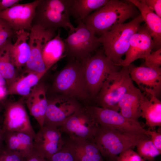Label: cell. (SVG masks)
Listing matches in <instances>:
<instances>
[{"mask_svg":"<svg viewBox=\"0 0 161 161\" xmlns=\"http://www.w3.org/2000/svg\"><path fill=\"white\" fill-rule=\"evenodd\" d=\"M138 14L136 7L129 0H109L101 8L90 14L83 22L95 34L100 35Z\"/></svg>","mask_w":161,"mask_h":161,"instance_id":"1","label":"cell"},{"mask_svg":"<svg viewBox=\"0 0 161 161\" xmlns=\"http://www.w3.org/2000/svg\"><path fill=\"white\" fill-rule=\"evenodd\" d=\"M143 21L140 14L130 22L117 25L98 38V41L103 46L104 54L116 66L123 60L122 57L128 50L131 37L138 30Z\"/></svg>","mask_w":161,"mask_h":161,"instance_id":"2","label":"cell"},{"mask_svg":"<svg viewBox=\"0 0 161 161\" xmlns=\"http://www.w3.org/2000/svg\"><path fill=\"white\" fill-rule=\"evenodd\" d=\"M54 93L73 98L89 105L91 99L85 81L82 62L70 59L55 77L52 84Z\"/></svg>","mask_w":161,"mask_h":161,"instance_id":"3","label":"cell"},{"mask_svg":"<svg viewBox=\"0 0 161 161\" xmlns=\"http://www.w3.org/2000/svg\"><path fill=\"white\" fill-rule=\"evenodd\" d=\"M72 0H39L36 8L32 25L36 24L47 30L63 28L69 32L75 27L70 19Z\"/></svg>","mask_w":161,"mask_h":161,"instance_id":"4","label":"cell"},{"mask_svg":"<svg viewBox=\"0 0 161 161\" xmlns=\"http://www.w3.org/2000/svg\"><path fill=\"white\" fill-rule=\"evenodd\" d=\"M142 135L121 132L98 125L94 140L106 161H118L120 154L135 146Z\"/></svg>","mask_w":161,"mask_h":161,"instance_id":"5","label":"cell"},{"mask_svg":"<svg viewBox=\"0 0 161 161\" xmlns=\"http://www.w3.org/2000/svg\"><path fill=\"white\" fill-rule=\"evenodd\" d=\"M133 84L127 66L110 74L94 99L95 106L119 111L118 103Z\"/></svg>","mask_w":161,"mask_h":161,"instance_id":"6","label":"cell"},{"mask_svg":"<svg viewBox=\"0 0 161 161\" xmlns=\"http://www.w3.org/2000/svg\"><path fill=\"white\" fill-rule=\"evenodd\" d=\"M81 62L87 89L91 99H94L107 78L118 71L119 66L106 56L103 50L96 51Z\"/></svg>","mask_w":161,"mask_h":161,"instance_id":"7","label":"cell"},{"mask_svg":"<svg viewBox=\"0 0 161 161\" xmlns=\"http://www.w3.org/2000/svg\"><path fill=\"white\" fill-rule=\"evenodd\" d=\"M77 26L72 32H69L68 36L64 39L66 53L70 59L81 61L91 56L100 43L95 33L88 28L83 22L77 23Z\"/></svg>","mask_w":161,"mask_h":161,"instance_id":"8","label":"cell"},{"mask_svg":"<svg viewBox=\"0 0 161 161\" xmlns=\"http://www.w3.org/2000/svg\"><path fill=\"white\" fill-rule=\"evenodd\" d=\"M85 106L99 126L121 132L148 136L147 130L143 128L138 121L127 119L119 112L94 105Z\"/></svg>","mask_w":161,"mask_h":161,"instance_id":"9","label":"cell"},{"mask_svg":"<svg viewBox=\"0 0 161 161\" xmlns=\"http://www.w3.org/2000/svg\"><path fill=\"white\" fill-rule=\"evenodd\" d=\"M54 29L47 30L34 24L30 30L28 43L30 52L24 72L41 73L47 72L42 57V51L47 43L55 35Z\"/></svg>","mask_w":161,"mask_h":161,"instance_id":"10","label":"cell"},{"mask_svg":"<svg viewBox=\"0 0 161 161\" xmlns=\"http://www.w3.org/2000/svg\"><path fill=\"white\" fill-rule=\"evenodd\" d=\"M24 102L23 99H21L15 101L3 102L1 127L4 132H24L34 138L36 133L31 125Z\"/></svg>","mask_w":161,"mask_h":161,"instance_id":"11","label":"cell"},{"mask_svg":"<svg viewBox=\"0 0 161 161\" xmlns=\"http://www.w3.org/2000/svg\"><path fill=\"white\" fill-rule=\"evenodd\" d=\"M98 125L87 111L82 106L69 116L58 128L61 132L71 138H77L94 141Z\"/></svg>","mask_w":161,"mask_h":161,"instance_id":"12","label":"cell"},{"mask_svg":"<svg viewBox=\"0 0 161 161\" xmlns=\"http://www.w3.org/2000/svg\"><path fill=\"white\" fill-rule=\"evenodd\" d=\"M48 105L43 126L58 128L82 106L76 99L55 94L47 97Z\"/></svg>","mask_w":161,"mask_h":161,"instance_id":"13","label":"cell"},{"mask_svg":"<svg viewBox=\"0 0 161 161\" xmlns=\"http://www.w3.org/2000/svg\"><path fill=\"white\" fill-rule=\"evenodd\" d=\"M39 1L17 4L0 13V18L5 20L16 32L22 30L30 31Z\"/></svg>","mask_w":161,"mask_h":161,"instance_id":"14","label":"cell"},{"mask_svg":"<svg viewBox=\"0 0 161 161\" xmlns=\"http://www.w3.org/2000/svg\"><path fill=\"white\" fill-rule=\"evenodd\" d=\"M127 67L132 80L136 83L141 91L159 98L161 93V68L154 69L132 64Z\"/></svg>","mask_w":161,"mask_h":161,"instance_id":"15","label":"cell"},{"mask_svg":"<svg viewBox=\"0 0 161 161\" xmlns=\"http://www.w3.org/2000/svg\"><path fill=\"white\" fill-rule=\"evenodd\" d=\"M58 128L43 126L34 138V150L46 159L60 150L65 145Z\"/></svg>","mask_w":161,"mask_h":161,"instance_id":"16","label":"cell"},{"mask_svg":"<svg viewBox=\"0 0 161 161\" xmlns=\"http://www.w3.org/2000/svg\"><path fill=\"white\" fill-rule=\"evenodd\" d=\"M153 47V40L146 25L141 26L131 37L125 58L118 66H127L136 60L145 59Z\"/></svg>","mask_w":161,"mask_h":161,"instance_id":"17","label":"cell"},{"mask_svg":"<svg viewBox=\"0 0 161 161\" xmlns=\"http://www.w3.org/2000/svg\"><path fill=\"white\" fill-rule=\"evenodd\" d=\"M65 141L76 161H104L94 141L70 138Z\"/></svg>","mask_w":161,"mask_h":161,"instance_id":"18","label":"cell"},{"mask_svg":"<svg viewBox=\"0 0 161 161\" xmlns=\"http://www.w3.org/2000/svg\"><path fill=\"white\" fill-rule=\"evenodd\" d=\"M46 93L45 85L40 82L25 101L30 114L36 120L40 127L43 126L48 105Z\"/></svg>","mask_w":161,"mask_h":161,"instance_id":"19","label":"cell"},{"mask_svg":"<svg viewBox=\"0 0 161 161\" xmlns=\"http://www.w3.org/2000/svg\"><path fill=\"white\" fill-rule=\"evenodd\" d=\"M34 138L32 136L25 133L5 132L4 146L10 151L26 158L35 151Z\"/></svg>","mask_w":161,"mask_h":161,"instance_id":"20","label":"cell"},{"mask_svg":"<svg viewBox=\"0 0 161 161\" xmlns=\"http://www.w3.org/2000/svg\"><path fill=\"white\" fill-rule=\"evenodd\" d=\"M141 117L145 119L149 129L161 126V102L153 95L142 92L140 100Z\"/></svg>","mask_w":161,"mask_h":161,"instance_id":"21","label":"cell"},{"mask_svg":"<svg viewBox=\"0 0 161 161\" xmlns=\"http://www.w3.org/2000/svg\"><path fill=\"white\" fill-rule=\"evenodd\" d=\"M137 8L154 42L153 48H161V18L151 10L142 1L129 0Z\"/></svg>","mask_w":161,"mask_h":161,"instance_id":"22","label":"cell"},{"mask_svg":"<svg viewBox=\"0 0 161 161\" xmlns=\"http://www.w3.org/2000/svg\"><path fill=\"white\" fill-rule=\"evenodd\" d=\"M142 92L133 84L118 103L120 113L129 120L138 121L141 117L140 98Z\"/></svg>","mask_w":161,"mask_h":161,"instance_id":"23","label":"cell"},{"mask_svg":"<svg viewBox=\"0 0 161 161\" xmlns=\"http://www.w3.org/2000/svg\"><path fill=\"white\" fill-rule=\"evenodd\" d=\"M47 72L36 73L24 72L7 87L8 95H17L27 98Z\"/></svg>","mask_w":161,"mask_h":161,"instance_id":"24","label":"cell"},{"mask_svg":"<svg viewBox=\"0 0 161 161\" xmlns=\"http://www.w3.org/2000/svg\"><path fill=\"white\" fill-rule=\"evenodd\" d=\"M30 32L22 30L16 32V40L13 44L10 54L17 71L24 68L29 57L30 49L28 43Z\"/></svg>","mask_w":161,"mask_h":161,"instance_id":"25","label":"cell"},{"mask_svg":"<svg viewBox=\"0 0 161 161\" xmlns=\"http://www.w3.org/2000/svg\"><path fill=\"white\" fill-rule=\"evenodd\" d=\"M66 52L65 44L59 33L48 41L42 51L43 58L47 68L49 69Z\"/></svg>","mask_w":161,"mask_h":161,"instance_id":"26","label":"cell"},{"mask_svg":"<svg viewBox=\"0 0 161 161\" xmlns=\"http://www.w3.org/2000/svg\"><path fill=\"white\" fill-rule=\"evenodd\" d=\"M109 0H72L70 8V15L77 23L83 22L90 13L104 5Z\"/></svg>","mask_w":161,"mask_h":161,"instance_id":"27","label":"cell"},{"mask_svg":"<svg viewBox=\"0 0 161 161\" xmlns=\"http://www.w3.org/2000/svg\"><path fill=\"white\" fill-rule=\"evenodd\" d=\"M11 38L0 48V73L5 80L7 87L17 77V70L13 61L10 54L13 44Z\"/></svg>","mask_w":161,"mask_h":161,"instance_id":"28","label":"cell"},{"mask_svg":"<svg viewBox=\"0 0 161 161\" xmlns=\"http://www.w3.org/2000/svg\"><path fill=\"white\" fill-rule=\"evenodd\" d=\"M135 147L137 153L145 161H154L155 158L161 154L150 137L145 134L142 135L138 138Z\"/></svg>","mask_w":161,"mask_h":161,"instance_id":"29","label":"cell"},{"mask_svg":"<svg viewBox=\"0 0 161 161\" xmlns=\"http://www.w3.org/2000/svg\"><path fill=\"white\" fill-rule=\"evenodd\" d=\"M14 35L16 32L5 20L0 18V48Z\"/></svg>","mask_w":161,"mask_h":161,"instance_id":"30","label":"cell"},{"mask_svg":"<svg viewBox=\"0 0 161 161\" xmlns=\"http://www.w3.org/2000/svg\"><path fill=\"white\" fill-rule=\"evenodd\" d=\"M145 60L146 66L154 69L161 68V48L151 51Z\"/></svg>","mask_w":161,"mask_h":161,"instance_id":"31","label":"cell"},{"mask_svg":"<svg viewBox=\"0 0 161 161\" xmlns=\"http://www.w3.org/2000/svg\"><path fill=\"white\" fill-rule=\"evenodd\" d=\"M47 160V161H76L73 154L65 144L60 150Z\"/></svg>","mask_w":161,"mask_h":161,"instance_id":"32","label":"cell"},{"mask_svg":"<svg viewBox=\"0 0 161 161\" xmlns=\"http://www.w3.org/2000/svg\"><path fill=\"white\" fill-rule=\"evenodd\" d=\"M26 159L10 151L4 146L0 149V161H25Z\"/></svg>","mask_w":161,"mask_h":161,"instance_id":"33","label":"cell"},{"mask_svg":"<svg viewBox=\"0 0 161 161\" xmlns=\"http://www.w3.org/2000/svg\"><path fill=\"white\" fill-rule=\"evenodd\" d=\"M118 161H145L132 148H128L119 155Z\"/></svg>","mask_w":161,"mask_h":161,"instance_id":"34","label":"cell"},{"mask_svg":"<svg viewBox=\"0 0 161 161\" xmlns=\"http://www.w3.org/2000/svg\"><path fill=\"white\" fill-rule=\"evenodd\" d=\"M152 11H154L158 16L161 17V0H142Z\"/></svg>","mask_w":161,"mask_h":161,"instance_id":"35","label":"cell"},{"mask_svg":"<svg viewBox=\"0 0 161 161\" xmlns=\"http://www.w3.org/2000/svg\"><path fill=\"white\" fill-rule=\"evenodd\" d=\"M148 135L149 136L153 143L156 148L161 152V133L160 131L157 132L147 130Z\"/></svg>","mask_w":161,"mask_h":161,"instance_id":"36","label":"cell"},{"mask_svg":"<svg viewBox=\"0 0 161 161\" xmlns=\"http://www.w3.org/2000/svg\"><path fill=\"white\" fill-rule=\"evenodd\" d=\"M20 0H0V13L19 3Z\"/></svg>","mask_w":161,"mask_h":161,"instance_id":"37","label":"cell"},{"mask_svg":"<svg viewBox=\"0 0 161 161\" xmlns=\"http://www.w3.org/2000/svg\"><path fill=\"white\" fill-rule=\"evenodd\" d=\"M25 161H47V159L41 156L36 152H34L26 158Z\"/></svg>","mask_w":161,"mask_h":161,"instance_id":"38","label":"cell"},{"mask_svg":"<svg viewBox=\"0 0 161 161\" xmlns=\"http://www.w3.org/2000/svg\"><path fill=\"white\" fill-rule=\"evenodd\" d=\"M7 88L6 86H0V102H4L8 95Z\"/></svg>","mask_w":161,"mask_h":161,"instance_id":"39","label":"cell"},{"mask_svg":"<svg viewBox=\"0 0 161 161\" xmlns=\"http://www.w3.org/2000/svg\"><path fill=\"white\" fill-rule=\"evenodd\" d=\"M4 132L0 125V149L4 146Z\"/></svg>","mask_w":161,"mask_h":161,"instance_id":"40","label":"cell"},{"mask_svg":"<svg viewBox=\"0 0 161 161\" xmlns=\"http://www.w3.org/2000/svg\"><path fill=\"white\" fill-rule=\"evenodd\" d=\"M0 86H7L6 82L5 80L0 73Z\"/></svg>","mask_w":161,"mask_h":161,"instance_id":"41","label":"cell"},{"mask_svg":"<svg viewBox=\"0 0 161 161\" xmlns=\"http://www.w3.org/2000/svg\"><path fill=\"white\" fill-rule=\"evenodd\" d=\"M3 102H0V125H1L2 121V116L1 115V112L3 110Z\"/></svg>","mask_w":161,"mask_h":161,"instance_id":"42","label":"cell"},{"mask_svg":"<svg viewBox=\"0 0 161 161\" xmlns=\"http://www.w3.org/2000/svg\"></svg>","mask_w":161,"mask_h":161,"instance_id":"43","label":"cell"}]
</instances>
